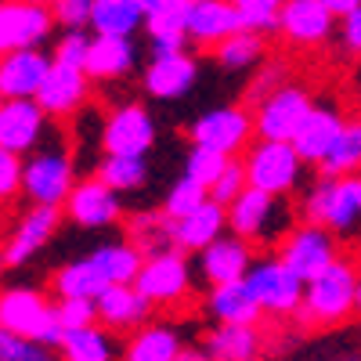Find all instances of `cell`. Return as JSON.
Instances as JSON below:
<instances>
[{"instance_id": "obj_15", "label": "cell", "mask_w": 361, "mask_h": 361, "mask_svg": "<svg viewBox=\"0 0 361 361\" xmlns=\"http://www.w3.org/2000/svg\"><path fill=\"white\" fill-rule=\"evenodd\" d=\"M66 217L80 228H112L119 217H123V199H119L105 180L98 177H83L76 180L73 195L66 199Z\"/></svg>"}, {"instance_id": "obj_32", "label": "cell", "mask_w": 361, "mask_h": 361, "mask_svg": "<svg viewBox=\"0 0 361 361\" xmlns=\"http://www.w3.org/2000/svg\"><path fill=\"white\" fill-rule=\"evenodd\" d=\"M62 361H119L123 347L116 343V333H109L105 325H90V329H76V333L62 336L58 347Z\"/></svg>"}, {"instance_id": "obj_41", "label": "cell", "mask_w": 361, "mask_h": 361, "mask_svg": "<svg viewBox=\"0 0 361 361\" xmlns=\"http://www.w3.org/2000/svg\"><path fill=\"white\" fill-rule=\"evenodd\" d=\"M228 166H231V156L214 152V148H202V145H192L188 156H185V177H192L195 185H202L206 192L217 185Z\"/></svg>"}, {"instance_id": "obj_36", "label": "cell", "mask_w": 361, "mask_h": 361, "mask_svg": "<svg viewBox=\"0 0 361 361\" xmlns=\"http://www.w3.org/2000/svg\"><path fill=\"white\" fill-rule=\"evenodd\" d=\"M322 177H354L361 173V119H347L343 134L329 148V156L318 163Z\"/></svg>"}, {"instance_id": "obj_3", "label": "cell", "mask_w": 361, "mask_h": 361, "mask_svg": "<svg viewBox=\"0 0 361 361\" xmlns=\"http://www.w3.org/2000/svg\"><path fill=\"white\" fill-rule=\"evenodd\" d=\"M300 214L307 224H318L325 231L350 235L361 224V173L354 177H318L307 188Z\"/></svg>"}, {"instance_id": "obj_6", "label": "cell", "mask_w": 361, "mask_h": 361, "mask_svg": "<svg viewBox=\"0 0 361 361\" xmlns=\"http://www.w3.org/2000/svg\"><path fill=\"white\" fill-rule=\"evenodd\" d=\"M243 166L250 188L275 199H289V192L300 185V173H304V159L296 156L293 145L282 141H253L243 156Z\"/></svg>"}, {"instance_id": "obj_49", "label": "cell", "mask_w": 361, "mask_h": 361, "mask_svg": "<svg viewBox=\"0 0 361 361\" xmlns=\"http://www.w3.org/2000/svg\"><path fill=\"white\" fill-rule=\"evenodd\" d=\"M340 37H343V47L350 54H361V11L350 15L347 22H340Z\"/></svg>"}, {"instance_id": "obj_45", "label": "cell", "mask_w": 361, "mask_h": 361, "mask_svg": "<svg viewBox=\"0 0 361 361\" xmlns=\"http://www.w3.org/2000/svg\"><path fill=\"white\" fill-rule=\"evenodd\" d=\"M0 361H58V357H54V350L0 329Z\"/></svg>"}, {"instance_id": "obj_19", "label": "cell", "mask_w": 361, "mask_h": 361, "mask_svg": "<svg viewBox=\"0 0 361 361\" xmlns=\"http://www.w3.org/2000/svg\"><path fill=\"white\" fill-rule=\"evenodd\" d=\"M253 264H257L253 246L243 243V238H235V235L217 238L209 250L199 253V271H202V279L209 282V289L246 282V275L253 271Z\"/></svg>"}, {"instance_id": "obj_7", "label": "cell", "mask_w": 361, "mask_h": 361, "mask_svg": "<svg viewBox=\"0 0 361 361\" xmlns=\"http://www.w3.org/2000/svg\"><path fill=\"white\" fill-rule=\"evenodd\" d=\"M98 145L105 156H119V159H145L156 148V119L145 105L127 102L116 105L109 112V119L102 123Z\"/></svg>"}, {"instance_id": "obj_14", "label": "cell", "mask_w": 361, "mask_h": 361, "mask_svg": "<svg viewBox=\"0 0 361 361\" xmlns=\"http://www.w3.org/2000/svg\"><path fill=\"white\" fill-rule=\"evenodd\" d=\"M62 224V209L54 206H29L22 217H15L8 238H4V260L8 267H18V264H29L47 243L51 235Z\"/></svg>"}, {"instance_id": "obj_16", "label": "cell", "mask_w": 361, "mask_h": 361, "mask_svg": "<svg viewBox=\"0 0 361 361\" xmlns=\"http://www.w3.org/2000/svg\"><path fill=\"white\" fill-rule=\"evenodd\" d=\"M54 66L47 51H18L0 58V98L4 102H37L40 87Z\"/></svg>"}, {"instance_id": "obj_55", "label": "cell", "mask_w": 361, "mask_h": 361, "mask_svg": "<svg viewBox=\"0 0 361 361\" xmlns=\"http://www.w3.org/2000/svg\"><path fill=\"white\" fill-rule=\"evenodd\" d=\"M0 112H4V98H0Z\"/></svg>"}, {"instance_id": "obj_8", "label": "cell", "mask_w": 361, "mask_h": 361, "mask_svg": "<svg viewBox=\"0 0 361 361\" xmlns=\"http://www.w3.org/2000/svg\"><path fill=\"white\" fill-rule=\"evenodd\" d=\"M340 243H336V235L333 231H325L318 224H296L289 235H286V243L279 246V260L293 271V275L300 282H314L322 271H329L336 260H340Z\"/></svg>"}, {"instance_id": "obj_22", "label": "cell", "mask_w": 361, "mask_h": 361, "mask_svg": "<svg viewBox=\"0 0 361 361\" xmlns=\"http://www.w3.org/2000/svg\"><path fill=\"white\" fill-rule=\"evenodd\" d=\"M195 80H199V62H195V54H188V51L152 58V62L145 66V76H141L145 90L156 102H177V98H185L188 90L195 87Z\"/></svg>"}, {"instance_id": "obj_28", "label": "cell", "mask_w": 361, "mask_h": 361, "mask_svg": "<svg viewBox=\"0 0 361 361\" xmlns=\"http://www.w3.org/2000/svg\"><path fill=\"white\" fill-rule=\"evenodd\" d=\"M206 314L214 318L217 325H260V318H264L257 296H253V289H250L246 282L209 289V296H206Z\"/></svg>"}, {"instance_id": "obj_9", "label": "cell", "mask_w": 361, "mask_h": 361, "mask_svg": "<svg viewBox=\"0 0 361 361\" xmlns=\"http://www.w3.org/2000/svg\"><path fill=\"white\" fill-rule=\"evenodd\" d=\"M246 286L253 289L264 318H296L300 307H304V289L307 286L300 282L279 257L257 260L253 271L246 275Z\"/></svg>"}, {"instance_id": "obj_51", "label": "cell", "mask_w": 361, "mask_h": 361, "mask_svg": "<svg viewBox=\"0 0 361 361\" xmlns=\"http://www.w3.org/2000/svg\"><path fill=\"white\" fill-rule=\"evenodd\" d=\"M177 361H214V357H209L206 347H185V350L177 354Z\"/></svg>"}, {"instance_id": "obj_12", "label": "cell", "mask_w": 361, "mask_h": 361, "mask_svg": "<svg viewBox=\"0 0 361 361\" xmlns=\"http://www.w3.org/2000/svg\"><path fill=\"white\" fill-rule=\"evenodd\" d=\"M188 137H192V145L214 148V152H224V156L235 159V152H243L253 137V112L243 109V105L209 109V112L192 119Z\"/></svg>"}, {"instance_id": "obj_38", "label": "cell", "mask_w": 361, "mask_h": 361, "mask_svg": "<svg viewBox=\"0 0 361 361\" xmlns=\"http://www.w3.org/2000/svg\"><path fill=\"white\" fill-rule=\"evenodd\" d=\"M206 202H209V192H206L202 185H195L192 177L180 173L173 185H170V192L163 195V206H159V209H163V214H166L173 224H180L185 217H192L195 209H202Z\"/></svg>"}, {"instance_id": "obj_54", "label": "cell", "mask_w": 361, "mask_h": 361, "mask_svg": "<svg viewBox=\"0 0 361 361\" xmlns=\"http://www.w3.org/2000/svg\"><path fill=\"white\" fill-rule=\"evenodd\" d=\"M336 361H361V357H354V354H350V357H336Z\"/></svg>"}, {"instance_id": "obj_27", "label": "cell", "mask_w": 361, "mask_h": 361, "mask_svg": "<svg viewBox=\"0 0 361 361\" xmlns=\"http://www.w3.org/2000/svg\"><path fill=\"white\" fill-rule=\"evenodd\" d=\"M202 340L214 361H260L264 354L260 325H214Z\"/></svg>"}, {"instance_id": "obj_31", "label": "cell", "mask_w": 361, "mask_h": 361, "mask_svg": "<svg viewBox=\"0 0 361 361\" xmlns=\"http://www.w3.org/2000/svg\"><path fill=\"white\" fill-rule=\"evenodd\" d=\"M141 25H145L141 0H94V8H90V29H94V37L134 40V33Z\"/></svg>"}, {"instance_id": "obj_39", "label": "cell", "mask_w": 361, "mask_h": 361, "mask_svg": "<svg viewBox=\"0 0 361 361\" xmlns=\"http://www.w3.org/2000/svg\"><path fill=\"white\" fill-rule=\"evenodd\" d=\"M264 51H267L264 37H253V33H235V37H228L221 47H214L217 62H221L224 69H231V73L253 69L260 58H264Z\"/></svg>"}, {"instance_id": "obj_48", "label": "cell", "mask_w": 361, "mask_h": 361, "mask_svg": "<svg viewBox=\"0 0 361 361\" xmlns=\"http://www.w3.org/2000/svg\"><path fill=\"white\" fill-rule=\"evenodd\" d=\"M22 170H25V159L0 148V202H11L22 192Z\"/></svg>"}, {"instance_id": "obj_4", "label": "cell", "mask_w": 361, "mask_h": 361, "mask_svg": "<svg viewBox=\"0 0 361 361\" xmlns=\"http://www.w3.org/2000/svg\"><path fill=\"white\" fill-rule=\"evenodd\" d=\"M0 329L11 336L22 340H33L47 350L62 347V325H58V311L54 304L37 293V289H25V286H11V289H0Z\"/></svg>"}, {"instance_id": "obj_37", "label": "cell", "mask_w": 361, "mask_h": 361, "mask_svg": "<svg viewBox=\"0 0 361 361\" xmlns=\"http://www.w3.org/2000/svg\"><path fill=\"white\" fill-rule=\"evenodd\" d=\"M98 180H105V185L123 195V192H137L148 185V163L145 159H119V156H102L98 170H94Z\"/></svg>"}, {"instance_id": "obj_1", "label": "cell", "mask_w": 361, "mask_h": 361, "mask_svg": "<svg viewBox=\"0 0 361 361\" xmlns=\"http://www.w3.org/2000/svg\"><path fill=\"white\" fill-rule=\"evenodd\" d=\"M357 282H361V267L350 257H340L314 282H307L304 307H300L296 322L307 329H322V325H340L343 318L357 314Z\"/></svg>"}, {"instance_id": "obj_2", "label": "cell", "mask_w": 361, "mask_h": 361, "mask_svg": "<svg viewBox=\"0 0 361 361\" xmlns=\"http://www.w3.org/2000/svg\"><path fill=\"white\" fill-rule=\"evenodd\" d=\"M296 228V209L289 199H275L267 192L246 188L228 206V231L250 246H282L286 235Z\"/></svg>"}, {"instance_id": "obj_23", "label": "cell", "mask_w": 361, "mask_h": 361, "mask_svg": "<svg viewBox=\"0 0 361 361\" xmlns=\"http://www.w3.org/2000/svg\"><path fill=\"white\" fill-rule=\"evenodd\" d=\"M333 22L336 18H333V11H329V0H286L279 33L296 47H314V44L329 40Z\"/></svg>"}, {"instance_id": "obj_24", "label": "cell", "mask_w": 361, "mask_h": 361, "mask_svg": "<svg viewBox=\"0 0 361 361\" xmlns=\"http://www.w3.org/2000/svg\"><path fill=\"white\" fill-rule=\"evenodd\" d=\"M98 325H105L109 333H137V329L148 325V311H152V304L134 289V286H109L98 300Z\"/></svg>"}, {"instance_id": "obj_5", "label": "cell", "mask_w": 361, "mask_h": 361, "mask_svg": "<svg viewBox=\"0 0 361 361\" xmlns=\"http://www.w3.org/2000/svg\"><path fill=\"white\" fill-rule=\"evenodd\" d=\"M76 188V163L62 145H40L33 156H25L22 192L33 206H66Z\"/></svg>"}, {"instance_id": "obj_33", "label": "cell", "mask_w": 361, "mask_h": 361, "mask_svg": "<svg viewBox=\"0 0 361 361\" xmlns=\"http://www.w3.org/2000/svg\"><path fill=\"white\" fill-rule=\"evenodd\" d=\"M185 350L180 333L170 325H145L123 343V357L119 361H177V354Z\"/></svg>"}, {"instance_id": "obj_35", "label": "cell", "mask_w": 361, "mask_h": 361, "mask_svg": "<svg viewBox=\"0 0 361 361\" xmlns=\"http://www.w3.org/2000/svg\"><path fill=\"white\" fill-rule=\"evenodd\" d=\"M51 286H54L58 300H90V304L109 289L105 279L98 275V267L90 264V257L87 260H69L66 267H58Z\"/></svg>"}, {"instance_id": "obj_17", "label": "cell", "mask_w": 361, "mask_h": 361, "mask_svg": "<svg viewBox=\"0 0 361 361\" xmlns=\"http://www.w3.org/2000/svg\"><path fill=\"white\" fill-rule=\"evenodd\" d=\"M44 130L47 127V112L37 102H4L0 112V148L15 156H33L44 145Z\"/></svg>"}, {"instance_id": "obj_40", "label": "cell", "mask_w": 361, "mask_h": 361, "mask_svg": "<svg viewBox=\"0 0 361 361\" xmlns=\"http://www.w3.org/2000/svg\"><path fill=\"white\" fill-rule=\"evenodd\" d=\"M235 11H238L243 33H253V37L279 33V22H282L279 0H235Z\"/></svg>"}, {"instance_id": "obj_11", "label": "cell", "mask_w": 361, "mask_h": 361, "mask_svg": "<svg viewBox=\"0 0 361 361\" xmlns=\"http://www.w3.org/2000/svg\"><path fill=\"white\" fill-rule=\"evenodd\" d=\"M54 29L51 4L37 0H0V58L18 51H40Z\"/></svg>"}, {"instance_id": "obj_20", "label": "cell", "mask_w": 361, "mask_h": 361, "mask_svg": "<svg viewBox=\"0 0 361 361\" xmlns=\"http://www.w3.org/2000/svg\"><path fill=\"white\" fill-rule=\"evenodd\" d=\"M87 98H90V76L83 69L54 62L37 94V105L47 112V119H69L87 105Z\"/></svg>"}, {"instance_id": "obj_13", "label": "cell", "mask_w": 361, "mask_h": 361, "mask_svg": "<svg viewBox=\"0 0 361 361\" xmlns=\"http://www.w3.org/2000/svg\"><path fill=\"white\" fill-rule=\"evenodd\" d=\"M134 289L148 300L152 307H173L192 293V264L185 253H163L141 264V275Z\"/></svg>"}, {"instance_id": "obj_50", "label": "cell", "mask_w": 361, "mask_h": 361, "mask_svg": "<svg viewBox=\"0 0 361 361\" xmlns=\"http://www.w3.org/2000/svg\"><path fill=\"white\" fill-rule=\"evenodd\" d=\"M329 11H333V18L347 22L350 15H357V11H361V0H329Z\"/></svg>"}, {"instance_id": "obj_29", "label": "cell", "mask_w": 361, "mask_h": 361, "mask_svg": "<svg viewBox=\"0 0 361 361\" xmlns=\"http://www.w3.org/2000/svg\"><path fill=\"white\" fill-rule=\"evenodd\" d=\"M137 62V47L134 40H123V37H94L90 40V54H87V66L83 73L90 80H119V76H127Z\"/></svg>"}, {"instance_id": "obj_10", "label": "cell", "mask_w": 361, "mask_h": 361, "mask_svg": "<svg viewBox=\"0 0 361 361\" xmlns=\"http://www.w3.org/2000/svg\"><path fill=\"white\" fill-rule=\"evenodd\" d=\"M311 109H314L311 90L296 87V83H286L279 94H271L264 105L253 109V134H257V141L293 145V137L300 134V127H304V119L311 116Z\"/></svg>"}, {"instance_id": "obj_46", "label": "cell", "mask_w": 361, "mask_h": 361, "mask_svg": "<svg viewBox=\"0 0 361 361\" xmlns=\"http://www.w3.org/2000/svg\"><path fill=\"white\" fill-rule=\"evenodd\" d=\"M90 8H94V0H54L51 15L54 25H62L66 33H83L90 25Z\"/></svg>"}, {"instance_id": "obj_21", "label": "cell", "mask_w": 361, "mask_h": 361, "mask_svg": "<svg viewBox=\"0 0 361 361\" xmlns=\"http://www.w3.org/2000/svg\"><path fill=\"white\" fill-rule=\"evenodd\" d=\"M347 127V116L336 102H314L311 116L304 119V127H300V134L293 137V148H296V156L304 159V163H322L329 156V148L336 145V137L343 134Z\"/></svg>"}, {"instance_id": "obj_47", "label": "cell", "mask_w": 361, "mask_h": 361, "mask_svg": "<svg viewBox=\"0 0 361 361\" xmlns=\"http://www.w3.org/2000/svg\"><path fill=\"white\" fill-rule=\"evenodd\" d=\"M90 40L94 37H87V33H62L54 40V62L58 66H73V69H83L87 66V54H90Z\"/></svg>"}, {"instance_id": "obj_52", "label": "cell", "mask_w": 361, "mask_h": 361, "mask_svg": "<svg viewBox=\"0 0 361 361\" xmlns=\"http://www.w3.org/2000/svg\"><path fill=\"white\" fill-rule=\"evenodd\" d=\"M4 267H8V260H4V243H0V275H4Z\"/></svg>"}, {"instance_id": "obj_44", "label": "cell", "mask_w": 361, "mask_h": 361, "mask_svg": "<svg viewBox=\"0 0 361 361\" xmlns=\"http://www.w3.org/2000/svg\"><path fill=\"white\" fill-rule=\"evenodd\" d=\"M54 311H58V325H62V333H76V329L98 325V307L90 304V300H58Z\"/></svg>"}, {"instance_id": "obj_42", "label": "cell", "mask_w": 361, "mask_h": 361, "mask_svg": "<svg viewBox=\"0 0 361 361\" xmlns=\"http://www.w3.org/2000/svg\"><path fill=\"white\" fill-rule=\"evenodd\" d=\"M286 76H289L286 62H271V66H264V69L253 76V83L246 87V102H250L253 109L264 105L271 94H279V90L286 87Z\"/></svg>"}, {"instance_id": "obj_43", "label": "cell", "mask_w": 361, "mask_h": 361, "mask_svg": "<svg viewBox=\"0 0 361 361\" xmlns=\"http://www.w3.org/2000/svg\"><path fill=\"white\" fill-rule=\"evenodd\" d=\"M250 188V180H246V166H243V159H231V166L221 173V180L214 188H209V202H217V206H231L238 195H243Z\"/></svg>"}, {"instance_id": "obj_25", "label": "cell", "mask_w": 361, "mask_h": 361, "mask_svg": "<svg viewBox=\"0 0 361 361\" xmlns=\"http://www.w3.org/2000/svg\"><path fill=\"white\" fill-rule=\"evenodd\" d=\"M185 29H188V40L209 44V47H221L228 37L243 33L238 11H235V4H228V0H192Z\"/></svg>"}, {"instance_id": "obj_18", "label": "cell", "mask_w": 361, "mask_h": 361, "mask_svg": "<svg viewBox=\"0 0 361 361\" xmlns=\"http://www.w3.org/2000/svg\"><path fill=\"white\" fill-rule=\"evenodd\" d=\"M145 4V33L152 40V58L180 54L188 47V8L192 0H141Z\"/></svg>"}, {"instance_id": "obj_34", "label": "cell", "mask_w": 361, "mask_h": 361, "mask_svg": "<svg viewBox=\"0 0 361 361\" xmlns=\"http://www.w3.org/2000/svg\"><path fill=\"white\" fill-rule=\"evenodd\" d=\"M90 264L98 267V275L105 279V286H134L141 275L145 257L130 246V243H105L90 253Z\"/></svg>"}, {"instance_id": "obj_53", "label": "cell", "mask_w": 361, "mask_h": 361, "mask_svg": "<svg viewBox=\"0 0 361 361\" xmlns=\"http://www.w3.org/2000/svg\"><path fill=\"white\" fill-rule=\"evenodd\" d=\"M357 267H361V260H357ZM357 314H361V282H357Z\"/></svg>"}, {"instance_id": "obj_26", "label": "cell", "mask_w": 361, "mask_h": 361, "mask_svg": "<svg viewBox=\"0 0 361 361\" xmlns=\"http://www.w3.org/2000/svg\"><path fill=\"white\" fill-rule=\"evenodd\" d=\"M127 243L145 257H163V253H177V231L173 221L163 214V209H141L127 221Z\"/></svg>"}, {"instance_id": "obj_30", "label": "cell", "mask_w": 361, "mask_h": 361, "mask_svg": "<svg viewBox=\"0 0 361 361\" xmlns=\"http://www.w3.org/2000/svg\"><path fill=\"white\" fill-rule=\"evenodd\" d=\"M177 231V250L180 253H202L217 243V238H224L228 231V209L217 206V202H206L202 209H195L192 217H185L180 224H173Z\"/></svg>"}]
</instances>
